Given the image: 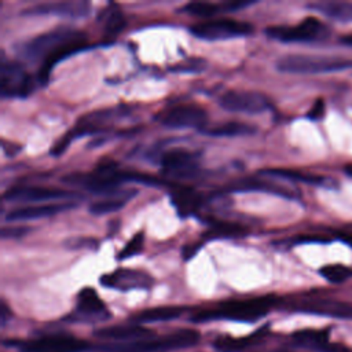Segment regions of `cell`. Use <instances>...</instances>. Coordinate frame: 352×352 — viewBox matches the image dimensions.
<instances>
[{
  "label": "cell",
  "instance_id": "6da1fadb",
  "mask_svg": "<svg viewBox=\"0 0 352 352\" xmlns=\"http://www.w3.org/2000/svg\"><path fill=\"white\" fill-rule=\"evenodd\" d=\"M276 304L275 296H261L250 300L242 301H228L220 304L214 309H205L197 312L191 320L192 322H206L214 319H230L238 322H256L270 312V309Z\"/></svg>",
  "mask_w": 352,
  "mask_h": 352
},
{
  "label": "cell",
  "instance_id": "7a4b0ae2",
  "mask_svg": "<svg viewBox=\"0 0 352 352\" xmlns=\"http://www.w3.org/2000/svg\"><path fill=\"white\" fill-rule=\"evenodd\" d=\"M276 69L290 74H318L352 69V58L331 55L292 54L276 62Z\"/></svg>",
  "mask_w": 352,
  "mask_h": 352
},
{
  "label": "cell",
  "instance_id": "3957f363",
  "mask_svg": "<svg viewBox=\"0 0 352 352\" xmlns=\"http://www.w3.org/2000/svg\"><path fill=\"white\" fill-rule=\"evenodd\" d=\"M265 34L280 43H311L323 38L327 29L318 18L307 16L296 26H270Z\"/></svg>",
  "mask_w": 352,
  "mask_h": 352
},
{
  "label": "cell",
  "instance_id": "277c9868",
  "mask_svg": "<svg viewBox=\"0 0 352 352\" xmlns=\"http://www.w3.org/2000/svg\"><path fill=\"white\" fill-rule=\"evenodd\" d=\"M15 345L21 352H87L91 351L89 342L67 334L44 336L28 341H6Z\"/></svg>",
  "mask_w": 352,
  "mask_h": 352
},
{
  "label": "cell",
  "instance_id": "5b68a950",
  "mask_svg": "<svg viewBox=\"0 0 352 352\" xmlns=\"http://www.w3.org/2000/svg\"><path fill=\"white\" fill-rule=\"evenodd\" d=\"M190 32L201 40L217 41L248 36L253 32V26L249 22L223 18L195 23L190 28Z\"/></svg>",
  "mask_w": 352,
  "mask_h": 352
},
{
  "label": "cell",
  "instance_id": "8992f818",
  "mask_svg": "<svg viewBox=\"0 0 352 352\" xmlns=\"http://www.w3.org/2000/svg\"><path fill=\"white\" fill-rule=\"evenodd\" d=\"M34 82L32 76L18 62L7 60L3 56L0 67L1 98H26L32 94Z\"/></svg>",
  "mask_w": 352,
  "mask_h": 352
},
{
  "label": "cell",
  "instance_id": "52a82bcc",
  "mask_svg": "<svg viewBox=\"0 0 352 352\" xmlns=\"http://www.w3.org/2000/svg\"><path fill=\"white\" fill-rule=\"evenodd\" d=\"M158 121L172 129H183V128H195L202 131L208 122V114L204 107L198 104L183 103L173 106L168 110L161 111L157 116Z\"/></svg>",
  "mask_w": 352,
  "mask_h": 352
},
{
  "label": "cell",
  "instance_id": "ba28073f",
  "mask_svg": "<svg viewBox=\"0 0 352 352\" xmlns=\"http://www.w3.org/2000/svg\"><path fill=\"white\" fill-rule=\"evenodd\" d=\"M160 164L165 176L191 179L199 175L198 154L186 148H173L161 154Z\"/></svg>",
  "mask_w": 352,
  "mask_h": 352
},
{
  "label": "cell",
  "instance_id": "9c48e42d",
  "mask_svg": "<svg viewBox=\"0 0 352 352\" xmlns=\"http://www.w3.org/2000/svg\"><path fill=\"white\" fill-rule=\"evenodd\" d=\"M219 104L226 111L243 114H260L271 107V102L265 95L256 91L243 89H232L226 92L220 98Z\"/></svg>",
  "mask_w": 352,
  "mask_h": 352
},
{
  "label": "cell",
  "instance_id": "30bf717a",
  "mask_svg": "<svg viewBox=\"0 0 352 352\" xmlns=\"http://www.w3.org/2000/svg\"><path fill=\"white\" fill-rule=\"evenodd\" d=\"M88 48V38L84 32L80 30H73V33L59 43L41 62V66L38 69V81L40 84H47L51 70L54 69L55 65H58L60 60L69 58L70 55L84 51Z\"/></svg>",
  "mask_w": 352,
  "mask_h": 352
},
{
  "label": "cell",
  "instance_id": "8fae6325",
  "mask_svg": "<svg viewBox=\"0 0 352 352\" xmlns=\"http://www.w3.org/2000/svg\"><path fill=\"white\" fill-rule=\"evenodd\" d=\"M107 318H110V314L95 289L84 287L78 292L76 309L67 319L74 322H99Z\"/></svg>",
  "mask_w": 352,
  "mask_h": 352
},
{
  "label": "cell",
  "instance_id": "7c38bea8",
  "mask_svg": "<svg viewBox=\"0 0 352 352\" xmlns=\"http://www.w3.org/2000/svg\"><path fill=\"white\" fill-rule=\"evenodd\" d=\"M91 11V3L87 0H66V1H50L40 3L25 8L22 15H56L63 18H84Z\"/></svg>",
  "mask_w": 352,
  "mask_h": 352
},
{
  "label": "cell",
  "instance_id": "4fadbf2b",
  "mask_svg": "<svg viewBox=\"0 0 352 352\" xmlns=\"http://www.w3.org/2000/svg\"><path fill=\"white\" fill-rule=\"evenodd\" d=\"M100 285L121 292L133 289H150L154 283L153 278L143 271L131 268H118L110 274H104L99 279Z\"/></svg>",
  "mask_w": 352,
  "mask_h": 352
},
{
  "label": "cell",
  "instance_id": "5bb4252c",
  "mask_svg": "<svg viewBox=\"0 0 352 352\" xmlns=\"http://www.w3.org/2000/svg\"><path fill=\"white\" fill-rule=\"evenodd\" d=\"M74 191H67L54 187H41V186H28V187H12L7 190L3 195L6 201L11 202H43L52 199L63 198H76Z\"/></svg>",
  "mask_w": 352,
  "mask_h": 352
},
{
  "label": "cell",
  "instance_id": "9a60e30c",
  "mask_svg": "<svg viewBox=\"0 0 352 352\" xmlns=\"http://www.w3.org/2000/svg\"><path fill=\"white\" fill-rule=\"evenodd\" d=\"M73 30L74 29L70 28H58L51 32L36 36L23 45V56H26L30 60L44 59L59 43L66 40L73 33Z\"/></svg>",
  "mask_w": 352,
  "mask_h": 352
},
{
  "label": "cell",
  "instance_id": "2e32d148",
  "mask_svg": "<svg viewBox=\"0 0 352 352\" xmlns=\"http://www.w3.org/2000/svg\"><path fill=\"white\" fill-rule=\"evenodd\" d=\"M296 345L314 352H352L348 346L331 342L329 340V330L304 329L292 334Z\"/></svg>",
  "mask_w": 352,
  "mask_h": 352
},
{
  "label": "cell",
  "instance_id": "e0dca14e",
  "mask_svg": "<svg viewBox=\"0 0 352 352\" xmlns=\"http://www.w3.org/2000/svg\"><path fill=\"white\" fill-rule=\"evenodd\" d=\"M297 312L304 314H314L322 315L329 318H338V319H349L352 318V305L344 301L331 300V298H315L302 301L292 308Z\"/></svg>",
  "mask_w": 352,
  "mask_h": 352
},
{
  "label": "cell",
  "instance_id": "ac0fdd59",
  "mask_svg": "<svg viewBox=\"0 0 352 352\" xmlns=\"http://www.w3.org/2000/svg\"><path fill=\"white\" fill-rule=\"evenodd\" d=\"M227 190L234 191V192H248V191L268 192V194L279 195V197L289 198V199H294L298 197L297 191H294L286 186H282V184L271 182V180L258 179V177H246V179L235 180L227 187Z\"/></svg>",
  "mask_w": 352,
  "mask_h": 352
},
{
  "label": "cell",
  "instance_id": "d6986e66",
  "mask_svg": "<svg viewBox=\"0 0 352 352\" xmlns=\"http://www.w3.org/2000/svg\"><path fill=\"white\" fill-rule=\"evenodd\" d=\"M76 202H50L33 206H22L10 210L6 214L7 221H26V220H36L41 217H50L58 214L65 210H70L76 208Z\"/></svg>",
  "mask_w": 352,
  "mask_h": 352
},
{
  "label": "cell",
  "instance_id": "ffe728a7",
  "mask_svg": "<svg viewBox=\"0 0 352 352\" xmlns=\"http://www.w3.org/2000/svg\"><path fill=\"white\" fill-rule=\"evenodd\" d=\"M94 334L99 338L106 340H117V341H138L144 338H153L154 331L150 329L143 327L138 323L131 324H116V326H106L100 327L94 331Z\"/></svg>",
  "mask_w": 352,
  "mask_h": 352
},
{
  "label": "cell",
  "instance_id": "44dd1931",
  "mask_svg": "<svg viewBox=\"0 0 352 352\" xmlns=\"http://www.w3.org/2000/svg\"><path fill=\"white\" fill-rule=\"evenodd\" d=\"M170 199L180 217L197 214L205 204V197L201 192L186 186H176L170 192Z\"/></svg>",
  "mask_w": 352,
  "mask_h": 352
},
{
  "label": "cell",
  "instance_id": "7402d4cb",
  "mask_svg": "<svg viewBox=\"0 0 352 352\" xmlns=\"http://www.w3.org/2000/svg\"><path fill=\"white\" fill-rule=\"evenodd\" d=\"M166 345L162 337L128 341L121 344L95 345L91 352H166Z\"/></svg>",
  "mask_w": 352,
  "mask_h": 352
},
{
  "label": "cell",
  "instance_id": "603a6c76",
  "mask_svg": "<svg viewBox=\"0 0 352 352\" xmlns=\"http://www.w3.org/2000/svg\"><path fill=\"white\" fill-rule=\"evenodd\" d=\"M186 311L184 307H155V308H148L144 311H140L131 316L132 323L143 324V323H153V322H165V320H172L179 318L183 312Z\"/></svg>",
  "mask_w": 352,
  "mask_h": 352
},
{
  "label": "cell",
  "instance_id": "cb8c5ba5",
  "mask_svg": "<svg viewBox=\"0 0 352 352\" xmlns=\"http://www.w3.org/2000/svg\"><path fill=\"white\" fill-rule=\"evenodd\" d=\"M308 7L342 23L352 21V1H316Z\"/></svg>",
  "mask_w": 352,
  "mask_h": 352
},
{
  "label": "cell",
  "instance_id": "d4e9b609",
  "mask_svg": "<svg viewBox=\"0 0 352 352\" xmlns=\"http://www.w3.org/2000/svg\"><path fill=\"white\" fill-rule=\"evenodd\" d=\"M256 131L257 128L250 124L241 122V121H227L210 128L205 126L201 132L209 136H217V138H235V136L254 135Z\"/></svg>",
  "mask_w": 352,
  "mask_h": 352
},
{
  "label": "cell",
  "instance_id": "484cf974",
  "mask_svg": "<svg viewBox=\"0 0 352 352\" xmlns=\"http://www.w3.org/2000/svg\"><path fill=\"white\" fill-rule=\"evenodd\" d=\"M136 194V191H118L116 194H111L109 195L107 198L104 199H99L94 204L89 205V212L92 214H96V216H102V214H107V213H113V212H117L120 210L133 195Z\"/></svg>",
  "mask_w": 352,
  "mask_h": 352
},
{
  "label": "cell",
  "instance_id": "4316f807",
  "mask_svg": "<svg viewBox=\"0 0 352 352\" xmlns=\"http://www.w3.org/2000/svg\"><path fill=\"white\" fill-rule=\"evenodd\" d=\"M98 21L103 26L104 36L107 37H116L118 33L122 32V29L126 25L125 16L122 11L117 7V4H109L107 8L102 11V14L98 16Z\"/></svg>",
  "mask_w": 352,
  "mask_h": 352
},
{
  "label": "cell",
  "instance_id": "83f0119b",
  "mask_svg": "<svg viewBox=\"0 0 352 352\" xmlns=\"http://www.w3.org/2000/svg\"><path fill=\"white\" fill-rule=\"evenodd\" d=\"M248 235V230L232 221H221L212 219L210 226L204 234V238L206 239H219V238H241Z\"/></svg>",
  "mask_w": 352,
  "mask_h": 352
},
{
  "label": "cell",
  "instance_id": "f1b7e54d",
  "mask_svg": "<svg viewBox=\"0 0 352 352\" xmlns=\"http://www.w3.org/2000/svg\"><path fill=\"white\" fill-rule=\"evenodd\" d=\"M258 334H260V331L250 334L249 337H241V338L227 337V336L219 337L213 341V348L217 352H242L246 348H249L252 344L257 342V340L260 337Z\"/></svg>",
  "mask_w": 352,
  "mask_h": 352
},
{
  "label": "cell",
  "instance_id": "f546056e",
  "mask_svg": "<svg viewBox=\"0 0 352 352\" xmlns=\"http://www.w3.org/2000/svg\"><path fill=\"white\" fill-rule=\"evenodd\" d=\"M166 345V349H180L190 348L199 341V333L194 329H180L168 336L162 337Z\"/></svg>",
  "mask_w": 352,
  "mask_h": 352
},
{
  "label": "cell",
  "instance_id": "4dcf8cb0",
  "mask_svg": "<svg viewBox=\"0 0 352 352\" xmlns=\"http://www.w3.org/2000/svg\"><path fill=\"white\" fill-rule=\"evenodd\" d=\"M261 175L271 176V177H280V179H287L293 182H304V183H311V184H319L322 182V177L315 176V175H307L298 170L293 169H282V168H271V169H263L260 170Z\"/></svg>",
  "mask_w": 352,
  "mask_h": 352
},
{
  "label": "cell",
  "instance_id": "1f68e13d",
  "mask_svg": "<svg viewBox=\"0 0 352 352\" xmlns=\"http://www.w3.org/2000/svg\"><path fill=\"white\" fill-rule=\"evenodd\" d=\"M180 12H186L195 16H213L223 11V4H214V3H206V1H191L186 6H183Z\"/></svg>",
  "mask_w": 352,
  "mask_h": 352
},
{
  "label": "cell",
  "instance_id": "d6a6232c",
  "mask_svg": "<svg viewBox=\"0 0 352 352\" xmlns=\"http://www.w3.org/2000/svg\"><path fill=\"white\" fill-rule=\"evenodd\" d=\"M319 274L331 283H342L352 278V268L344 264H327L319 270Z\"/></svg>",
  "mask_w": 352,
  "mask_h": 352
},
{
  "label": "cell",
  "instance_id": "836d02e7",
  "mask_svg": "<svg viewBox=\"0 0 352 352\" xmlns=\"http://www.w3.org/2000/svg\"><path fill=\"white\" fill-rule=\"evenodd\" d=\"M143 242H144V232L139 231L136 232L126 243L125 246L120 250L118 253V260H125L132 256H136L138 253L142 252L143 249Z\"/></svg>",
  "mask_w": 352,
  "mask_h": 352
},
{
  "label": "cell",
  "instance_id": "e575fe53",
  "mask_svg": "<svg viewBox=\"0 0 352 352\" xmlns=\"http://www.w3.org/2000/svg\"><path fill=\"white\" fill-rule=\"evenodd\" d=\"M206 67V62L201 58H188L186 60H183L182 63L173 65V67H170V72L175 73H199L202 70H205Z\"/></svg>",
  "mask_w": 352,
  "mask_h": 352
},
{
  "label": "cell",
  "instance_id": "d590c367",
  "mask_svg": "<svg viewBox=\"0 0 352 352\" xmlns=\"http://www.w3.org/2000/svg\"><path fill=\"white\" fill-rule=\"evenodd\" d=\"M324 111H326V104L324 100L322 98L316 99L315 103L312 104V107L308 110L307 117L312 121H320L324 117Z\"/></svg>",
  "mask_w": 352,
  "mask_h": 352
},
{
  "label": "cell",
  "instance_id": "8d00e7d4",
  "mask_svg": "<svg viewBox=\"0 0 352 352\" xmlns=\"http://www.w3.org/2000/svg\"><path fill=\"white\" fill-rule=\"evenodd\" d=\"M66 245L70 249H81V248H88V249H96L98 248V241L94 238H74L66 241Z\"/></svg>",
  "mask_w": 352,
  "mask_h": 352
},
{
  "label": "cell",
  "instance_id": "74e56055",
  "mask_svg": "<svg viewBox=\"0 0 352 352\" xmlns=\"http://www.w3.org/2000/svg\"><path fill=\"white\" fill-rule=\"evenodd\" d=\"M30 227H23V226H19V227H4L1 228V238L4 239H14V238H21L23 235H26L28 232H30Z\"/></svg>",
  "mask_w": 352,
  "mask_h": 352
},
{
  "label": "cell",
  "instance_id": "f35d334b",
  "mask_svg": "<svg viewBox=\"0 0 352 352\" xmlns=\"http://www.w3.org/2000/svg\"><path fill=\"white\" fill-rule=\"evenodd\" d=\"M201 246H202V243H198V242L184 245V246H183V250H182L183 258H184V260H190V258H192V257L198 253V250L201 249Z\"/></svg>",
  "mask_w": 352,
  "mask_h": 352
},
{
  "label": "cell",
  "instance_id": "ab89813d",
  "mask_svg": "<svg viewBox=\"0 0 352 352\" xmlns=\"http://www.w3.org/2000/svg\"><path fill=\"white\" fill-rule=\"evenodd\" d=\"M340 41H341L344 45L352 47V33L345 34V36H341V37H340Z\"/></svg>",
  "mask_w": 352,
  "mask_h": 352
},
{
  "label": "cell",
  "instance_id": "60d3db41",
  "mask_svg": "<svg viewBox=\"0 0 352 352\" xmlns=\"http://www.w3.org/2000/svg\"><path fill=\"white\" fill-rule=\"evenodd\" d=\"M341 239H342L345 243H348L349 246H352V232H344V234L341 235Z\"/></svg>",
  "mask_w": 352,
  "mask_h": 352
},
{
  "label": "cell",
  "instance_id": "b9f144b4",
  "mask_svg": "<svg viewBox=\"0 0 352 352\" xmlns=\"http://www.w3.org/2000/svg\"><path fill=\"white\" fill-rule=\"evenodd\" d=\"M7 315H8V308H7V305L3 302V305H1V323H3V324L6 323Z\"/></svg>",
  "mask_w": 352,
  "mask_h": 352
},
{
  "label": "cell",
  "instance_id": "7bdbcfd3",
  "mask_svg": "<svg viewBox=\"0 0 352 352\" xmlns=\"http://www.w3.org/2000/svg\"><path fill=\"white\" fill-rule=\"evenodd\" d=\"M345 172L352 177V164H349V165L345 166Z\"/></svg>",
  "mask_w": 352,
  "mask_h": 352
},
{
  "label": "cell",
  "instance_id": "ee69618b",
  "mask_svg": "<svg viewBox=\"0 0 352 352\" xmlns=\"http://www.w3.org/2000/svg\"><path fill=\"white\" fill-rule=\"evenodd\" d=\"M280 352H287V351H280Z\"/></svg>",
  "mask_w": 352,
  "mask_h": 352
}]
</instances>
